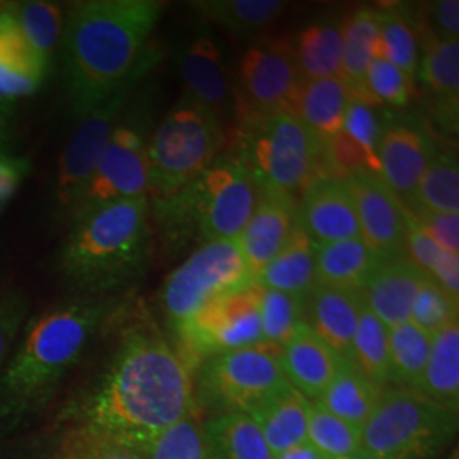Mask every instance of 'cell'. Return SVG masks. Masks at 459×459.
Masks as SVG:
<instances>
[{
    "label": "cell",
    "instance_id": "obj_1",
    "mask_svg": "<svg viewBox=\"0 0 459 459\" xmlns=\"http://www.w3.org/2000/svg\"><path fill=\"white\" fill-rule=\"evenodd\" d=\"M98 375L70 394L48 430V459L98 447L150 455L170 427L195 415L193 371L147 312L125 318Z\"/></svg>",
    "mask_w": 459,
    "mask_h": 459
},
{
    "label": "cell",
    "instance_id": "obj_2",
    "mask_svg": "<svg viewBox=\"0 0 459 459\" xmlns=\"http://www.w3.org/2000/svg\"><path fill=\"white\" fill-rule=\"evenodd\" d=\"M121 308L119 296H77L26 320L0 369V434H14L48 409L92 339Z\"/></svg>",
    "mask_w": 459,
    "mask_h": 459
},
{
    "label": "cell",
    "instance_id": "obj_3",
    "mask_svg": "<svg viewBox=\"0 0 459 459\" xmlns=\"http://www.w3.org/2000/svg\"><path fill=\"white\" fill-rule=\"evenodd\" d=\"M164 7L159 0H83L70 5L62 53L74 115H87L130 79Z\"/></svg>",
    "mask_w": 459,
    "mask_h": 459
},
{
    "label": "cell",
    "instance_id": "obj_4",
    "mask_svg": "<svg viewBox=\"0 0 459 459\" xmlns=\"http://www.w3.org/2000/svg\"><path fill=\"white\" fill-rule=\"evenodd\" d=\"M147 196L116 201L70 221L56 271L74 291L108 298L140 278L152 247Z\"/></svg>",
    "mask_w": 459,
    "mask_h": 459
},
{
    "label": "cell",
    "instance_id": "obj_5",
    "mask_svg": "<svg viewBox=\"0 0 459 459\" xmlns=\"http://www.w3.org/2000/svg\"><path fill=\"white\" fill-rule=\"evenodd\" d=\"M220 116L186 92L148 142V201L160 208L182 195L216 160Z\"/></svg>",
    "mask_w": 459,
    "mask_h": 459
},
{
    "label": "cell",
    "instance_id": "obj_6",
    "mask_svg": "<svg viewBox=\"0 0 459 459\" xmlns=\"http://www.w3.org/2000/svg\"><path fill=\"white\" fill-rule=\"evenodd\" d=\"M458 424V413L413 392L383 390L361 427V451L373 459H443L456 439Z\"/></svg>",
    "mask_w": 459,
    "mask_h": 459
},
{
    "label": "cell",
    "instance_id": "obj_7",
    "mask_svg": "<svg viewBox=\"0 0 459 459\" xmlns=\"http://www.w3.org/2000/svg\"><path fill=\"white\" fill-rule=\"evenodd\" d=\"M197 415L254 413L288 379L281 347L261 342L204 359L193 371Z\"/></svg>",
    "mask_w": 459,
    "mask_h": 459
},
{
    "label": "cell",
    "instance_id": "obj_8",
    "mask_svg": "<svg viewBox=\"0 0 459 459\" xmlns=\"http://www.w3.org/2000/svg\"><path fill=\"white\" fill-rule=\"evenodd\" d=\"M257 197L259 186L244 159L229 155L216 159L193 186L153 212L162 225L193 214L206 242L238 240Z\"/></svg>",
    "mask_w": 459,
    "mask_h": 459
},
{
    "label": "cell",
    "instance_id": "obj_9",
    "mask_svg": "<svg viewBox=\"0 0 459 459\" xmlns=\"http://www.w3.org/2000/svg\"><path fill=\"white\" fill-rule=\"evenodd\" d=\"M244 159L259 187L293 196L322 178L324 145L291 113L246 121Z\"/></svg>",
    "mask_w": 459,
    "mask_h": 459
},
{
    "label": "cell",
    "instance_id": "obj_10",
    "mask_svg": "<svg viewBox=\"0 0 459 459\" xmlns=\"http://www.w3.org/2000/svg\"><path fill=\"white\" fill-rule=\"evenodd\" d=\"M152 121L153 102L130 99L68 221L116 201L148 196Z\"/></svg>",
    "mask_w": 459,
    "mask_h": 459
},
{
    "label": "cell",
    "instance_id": "obj_11",
    "mask_svg": "<svg viewBox=\"0 0 459 459\" xmlns=\"http://www.w3.org/2000/svg\"><path fill=\"white\" fill-rule=\"evenodd\" d=\"M254 282L238 240L206 242L174 269L160 290L167 327H182L210 301Z\"/></svg>",
    "mask_w": 459,
    "mask_h": 459
},
{
    "label": "cell",
    "instance_id": "obj_12",
    "mask_svg": "<svg viewBox=\"0 0 459 459\" xmlns=\"http://www.w3.org/2000/svg\"><path fill=\"white\" fill-rule=\"evenodd\" d=\"M157 60V51L148 47L130 79L92 111L79 117L81 121L60 155L55 181L56 206L68 220L79 204L85 186L91 179L104 148L108 147L116 125L133 98L138 83L153 68Z\"/></svg>",
    "mask_w": 459,
    "mask_h": 459
},
{
    "label": "cell",
    "instance_id": "obj_13",
    "mask_svg": "<svg viewBox=\"0 0 459 459\" xmlns=\"http://www.w3.org/2000/svg\"><path fill=\"white\" fill-rule=\"evenodd\" d=\"M169 339L191 371L218 354L261 344L257 282L210 301Z\"/></svg>",
    "mask_w": 459,
    "mask_h": 459
},
{
    "label": "cell",
    "instance_id": "obj_14",
    "mask_svg": "<svg viewBox=\"0 0 459 459\" xmlns=\"http://www.w3.org/2000/svg\"><path fill=\"white\" fill-rule=\"evenodd\" d=\"M301 82L295 48L288 41L269 39L248 47L240 60L235 91L244 121L274 113L295 115Z\"/></svg>",
    "mask_w": 459,
    "mask_h": 459
},
{
    "label": "cell",
    "instance_id": "obj_15",
    "mask_svg": "<svg viewBox=\"0 0 459 459\" xmlns=\"http://www.w3.org/2000/svg\"><path fill=\"white\" fill-rule=\"evenodd\" d=\"M344 181L356 206L362 242L383 261L396 259L405 248V206L377 174L358 172Z\"/></svg>",
    "mask_w": 459,
    "mask_h": 459
},
{
    "label": "cell",
    "instance_id": "obj_16",
    "mask_svg": "<svg viewBox=\"0 0 459 459\" xmlns=\"http://www.w3.org/2000/svg\"><path fill=\"white\" fill-rule=\"evenodd\" d=\"M176 62L181 72L184 92L220 116L233 104V83L223 49L210 26L199 22L178 48Z\"/></svg>",
    "mask_w": 459,
    "mask_h": 459
},
{
    "label": "cell",
    "instance_id": "obj_17",
    "mask_svg": "<svg viewBox=\"0 0 459 459\" xmlns=\"http://www.w3.org/2000/svg\"><path fill=\"white\" fill-rule=\"evenodd\" d=\"M436 152L426 130L405 121H390L383 125L377 142L379 178L398 201L413 206L420 178Z\"/></svg>",
    "mask_w": 459,
    "mask_h": 459
},
{
    "label": "cell",
    "instance_id": "obj_18",
    "mask_svg": "<svg viewBox=\"0 0 459 459\" xmlns=\"http://www.w3.org/2000/svg\"><path fill=\"white\" fill-rule=\"evenodd\" d=\"M298 225L315 246L361 237L352 196L344 179L322 176L305 189Z\"/></svg>",
    "mask_w": 459,
    "mask_h": 459
},
{
    "label": "cell",
    "instance_id": "obj_19",
    "mask_svg": "<svg viewBox=\"0 0 459 459\" xmlns=\"http://www.w3.org/2000/svg\"><path fill=\"white\" fill-rule=\"evenodd\" d=\"M298 225L293 196L259 187L255 208L238 237L247 267L255 276L288 244Z\"/></svg>",
    "mask_w": 459,
    "mask_h": 459
},
{
    "label": "cell",
    "instance_id": "obj_20",
    "mask_svg": "<svg viewBox=\"0 0 459 459\" xmlns=\"http://www.w3.org/2000/svg\"><path fill=\"white\" fill-rule=\"evenodd\" d=\"M361 303V290H347L327 284H318L305 298V324L341 359L347 362H351Z\"/></svg>",
    "mask_w": 459,
    "mask_h": 459
},
{
    "label": "cell",
    "instance_id": "obj_21",
    "mask_svg": "<svg viewBox=\"0 0 459 459\" xmlns=\"http://www.w3.org/2000/svg\"><path fill=\"white\" fill-rule=\"evenodd\" d=\"M426 276L411 261H385L362 286V298L385 327H398L411 322L413 301Z\"/></svg>",
    "mask_w": 459,
    "mask_h": 459
},
{
    "label": "cell",
    "instance_id": "obj_22",
    "mask_svg": "<svg viewBox=\"0 0 459 459\" xmlns=\"http://www.w3.org/2000/svg\"><path fill=\"white\" fill-rule=\"evenodd\" d=\"M48 72L26 41L9 4L0 5V104L33 96Z\"/></svg>",
    "mask_w": 459,
    "mask_h": 459
},
{
    "label": "cell",
    "instance_id": "obj_23",
    "mask_svg": "<svg viewBox=\"0 0 459 459\" xmlns=\"http://www.w3.org/2000/svg\"><path fill=\"white\" fill-rule=\"evenodd\" d=\"M342 361L307 324H301L281 347V364L288 383L312 402L324 394Z\"/></svg>",
    "mask_w": 459,
    "mask_h": 459
},
{
    "label": "cell",
    "instance_id": "obj_24",
    "mask_svg": "<svg viewBox=\"0 0 459 459\" xmlns=\"http://www.w3.org/2000/svg\"><path fill=\"white\" fill-rule=\"evenodd\" d=\"M310 405L312 400L288 383L252 413L273 456L307 443Z\"/></svg>",
    "mask_w": 459,
    "mask_h": 459
},
{
    "label": "cell",
    "instance_id": "obj_25",
    "mask_svg": "<svg viewBox=\"0 0 459 459\" xmlns=\"http://www.w3.org/2000/svg\"><path fill=\"white\" fill-rule=\"evenodd\" d=\"M210 459H273L263 432L250 413H225L199 419Z\"/></svg>",
    "mask_w": 459,
    "mask_h": 459
},
{
    "label": "cell",
    "instance_id": "obj_26",
    "mask_svg": "<svg viewBox=\"0 0 459 459\" xmlns=\"http://www.w3.org/2000/svg\"><path fill=\"white\" fill-rule=\"evenodd\" d=\"M349 100V87L341 77L303 79L296 98L295 116L325 145L342 132Z\"/></svg>",
    "mask_w": 459,
    "mask_h": 459
},
{
    "label": "cell",
    "instance_id": "obj_27",
    "mask_svg": "<svg viewBox=\"0 0 459 459\" xmlns=\"http://www.w3.org/2000/svg\"><path fill=\"white\" fill-rule=\"evenodd\" d=\"M432 405L444 411H459V325L458 322L432 335V347L422 377L413 390Z\"/></svg>",
    "mask_w": 459,
    "mask_h": 459
},
{
    "label": "cell",
    "instance_id": "obj_28",
    "mask_svg": "<svg viewBox=\"0 0 459 459\" xmlns=\"http://www.w3.org/2000/svg\"><path fill=\"white\" fill-rule=\"evenodd\" d=\"M254 281L264 288L301 298H307L318 286L316 246L299 225H296L284 248Z\"/></svg>",
    "mask_w": 459,
    "mask_h": 459
},
{
    "label": "cell",
    "instance_id": "obj_29",
    "mask_svg": "<svg viewBox=\"0 0 459 459\" xmlns=\"http://www.w3.org/2000/svg\"><path fill=\"white\" fill-rule=\"evenodd\" d=\"M417 72L426 83L429 92L436 98L441 115H446L451 125L458 121L459 96V41L427 36L424 53L419 60Z\"/></svg>",
    "mask_w": 459,
    "mask_h": 459
},
{
    "label": "cell",
    "instance_id": "obj_30",
    "mask_svg": "<svg viewBox=\"0 0 459 459\" xmlns=\"http://www.w3.org/2000/svg\"><path fill=\"white\" fill-rule=\"evenodd\" d=\"M385 263L361 237L316 246L318 284L362 290L366 281Z\"/></svg>",
    "mask_w": 459,
    "mask_h": 459
},
{
    "label": "cell",
    "instance_id": "obj_31",
    "mask_svg": "<svg viewBox=\"0 0 459 459\" xmlns=\"http://www.w3.org/2000/svg\"><path fill=\"white\" fill-rule=\"evenodd\" d=\"M381 394L383 390L361 375L351 362L342 361L316 402L347 424L361 429L377 409Z\"/></svg>",
    "mask_w": 459,
    "mask_h": 459
},
{
    "label": "cell",
    "instance_id": "obj_32",
    "mask_svg": "<svg viewBox=\"0 0 459 459\" xmlns=\"http://www.w3.org/2000/svg\"><path fill=\"white\" fill-rule=\"evenodd\" d=\"M293 48L305 81L342 79V26L332 21L313 22L299 33Z\"/></svg>",
    "mask_w": 459,
    "mask_h": 459
},
{
    "label": "cell",
    "instance_id": "obj_33",
    "mask_svg": "<svg viewBox=\"0 0 459 459\" xmlns=\"http://www.w3.org/2000/svg\"><path fill=\"white\" fill-rule=\"evenodd\" d=\"M201 21L214 22L231 33L247 36L267 30L282 11L281 0H199L191 2Z\"/></svg>",
    "mask_w": 459,
    "mask_h": 459
},
{
    "label": "cell",
    "instance_id": "obj_34",
    "mask_svg": "<svg viewBox=\"0 0 459 459\" xmlns=\"http://www.w3.org/2000/svg\"><path fill=\"white\" fill-rule=\"evenodd\" d=\"M351 364L381 390H388L392 385L388 327H385L368 308L364 298L352 341Z\"/></svg>",
    "mask_w": 459,
    "mask_h": 459
},
{
    "label": "cell",
    "instance_id": "obj_35",
    "mask_svg": "<svg viewBox=\"0 0 459 459\" xmlns=\"http://www.w3.org/2000/svg\"><path fill=\"white\" fill-rule=\"evenodd\" d=\"M9 7L38 60L49 72L55 51L62 43L65 19L62 7L53 2L39 0L9 4Z\"/></svg>",
    "mask_w": 459,
    "mask_h": 459
},
{
    "label": "cell",
    "instance_id": "obj_36",
    "mask_svg": "<svg viewBox=\"0 0 459 459\" xmlns=\"http://www.w3.org/2000/svg\"><path fill=\"white\" fill-rule=\"evenodd\" d=\"M377 11L371 7L358 9L342 24V81L349 89L362 83L368 65L377 58Z\"/></svg>",
    "mask_w": 459,
    "mask_h": 459
},
{
    "label": "cell",
    "instance_id": "obj_37",
    "mask_svg": "<svg viewBox=\"0 0 459 459\" xmlns=\"http://www.w3.org/2000/svg\"><path fill=\"white\" fill-rule=\"evenodd\" d=\"M388 341L392 385L398 390L413 392L426 369L432 335L407 322L398 327L388 328Z\"/></svg>",
    "mask_w": 459,
    "mask_h": 459
},
{
    "label": "cell",
    "instance_id": "obj_38",
    "mask_svg": "<svg viewBox=\"0 0 459 459\" xmlns=\"http://www.w3.org/2000/svg\"><path fill=\"white\" fill-rule=\"evenodd\" d=\"M413 210L459 214V165L455 153H434L420 178L413 208L409 212Z\"/></svg>",
    "mask_w": 459,
    "mask_h": 459
},
{
    "label": "cell",
    "instance_id": "obj_39",
    "mask_svg": "<svg viewBox=\"0 0 459 459\" xmlns=\"http://www.w3.org/2000/svg\"><path fill=\"white\" fill-rule=\"evenodd\" d=\"M377 56L398 66L409 79H413L419 65V39L411 17L403 7L377 11Z\"/></svg>",
    "mask_w": 459,
    "mask_h": 459
},
{
    "label": "cell",
    "instance_id": "obj_40",
    "mask_svg": "<svg viewBox=\"0 0 459 459\" xmlns=\"http://www.w3.org/2000/svg\"><path fill=\"white\" fill-rule=\"evenodd\" d=\"M257 303L264 342L267 344L282 347L295 335L301 324H305V298L301 296L257 284Z\"/></svg>",
    "mask_w": 459,
    "mask_h": 459
},
{
    "label": "cell",
    "instance_id": "obj_41",
    "mask_svg": "<svg viewBox=\"0 0 459 459\" xmlns=\"http://www.w3.org/2000/svg\"><path fill=\"white\" fill-rule=\"evenodd\" d=\"M307 441L328 459L354 458L361 451V429L347 424L313 400Z\"/></svg>",
    "mask_w": 459,
    "mask_h": 459
},
{
    "label": "cell",
    "instance_id": "obj_42",
    "mask_svg": "<svg viewBox=\"0 0 459 459\" xmlns=\"http://www.w3.org/2000/svg\"><path fill=\"white\" fill-rule=\"evenodd\" d=\"M411 79L398 66L392 65L379 56L366 68L361 85L356 89H349L352 99H358L371 106L388 104L394 108L407 106L411 100Z\"/></svg>",
    "mask_w": 459,
    "mask_h": 459
},
{
    "label": "cell",
    "instance_id": "obj_43",
    "mask_svg": "<svg viewBox=\"0 0 459 459\" xmlns=\"http://www.w3.org/2000/svg\"><path fill=\"white\" fill-rule=\"evenodd\" d=\"M411 322L434 335L458 322V303L434 279L426 276L415 296Z\"/></svg>",
    "mask_w": 459,
    "mask_h": 459
},
{
    "label": "cell",
    "instance_id": "obj_44",
    "mask_svg": "<svg viewBox=\"0 0 459 459\" xmlns=\"http://www.w3.org/2000/svg\"><path fill=\"white\" fill-rule=\"evenodd\" d=\"M148 459H210L203 446L197 413L164 432L150 449Z\"/></svg>",
    "mask_w": 459,
    "mask_h": 459
},
{
    "label": "cell",
    "instance_id": "obj_45",
    "mask_svg": "<svg viewBox=\"0 0 459 459\" xmlns=\"http://www.w3.org/2000/svg\"><path fill=\"white\" fill-rule=\"evenodd\" d=\"M30 305L31 299L24 290L7 288L0 293V369L28 320Z\"/></svg>",
    "mask_w": 459,
    "mask_h": 459
},
{
    "label": "cell",
    "instance_id": "obj_46",
    "mask_svg": "<svg viewBox=\"0 0 459 459\" xmlns=\"http://www.w3.org/2000/svg\"><path fill=\"white\" fill-rule=\"evenodd\" d=\"M411 213L436 246L459 255V214L432 213L426 210H413Z\"/></svg>",
    "mask_w": 459,
    "mask_h": 459
},
{
    "label": "cell",
    "instance_id": "obj_47",
    "mask_svg": "<svg viewBox=\"0 0 459 459\" xmlns=\"http://www.w3.org/2000/svg\"><path fill=\"white\" fill-rule=\"evenodd\" d=\"M405 247L411 250L413 264L420 267L427 276L434 269L443 248L436 246L424 230L419 227L411 212L405 208Z\"/></svg>",
    "mask_w": 459,
    "mask_h": 459
},
{
    "label": "cell",
    "instance_id": "obj_48",
    "mask_svg": "<svg viewBox=\"0 0 459 459\" xmlns=\"http://www.w3.org/2000/svg\"><path fill=\"white\" fill-rule=\"evenodd\" d=\"M31 164L26 157H16L0 150V214L16 197L24 179L30 174Z\"/></svg>",
    "mask_w": 459,
    "mask_h": 459
},
{
    "label": "cell",
    "instance_id": "obj_49",
    "mask_svg": "<svg viewBox=\"0 0 459 459\" xmlns=\"http://www.w3.org/2000/svg\"><path fill=\"white\" fill-rule=\"evenodd\" d=\"M430 34L446 39L459 38V2L458 0H439L429 7Z\"/></svg>",
    "mask_w": 459,
    "mask_h": 459
},
{
    "label": "cell",
    "instance_id": "obj_50",
    "mask_svg": "<svg viewBox=\"0 0 459 459\" xmlns=\"http://www.w3.org/2000/svg\"><path fill=\"white\" fill-rule=\"evenodd\" d=\"M70 459H148V455L128 447H98L83 451Z\"/></svg>",
    "mask_w": 459,
    "mask_h": 459
},
{
    "label": "cell",
    "instance_id": "obj_51",
    "mask_svg": "<svg viewBox=\"0 0 459 459\" xmlns=\"http://www.w3.org/2000/svg\"><path fill=\"white\" fill-rule=\"evenodd\" d=\"M273 459H328L327 456H324L318 449H315L312 444L303 443L298 444L295 447H291V449H286V451H282V453H279V455H274V458Z\"/></svg>",
    "mask_w": 459,
    "mask_h": 459
},
{
    "label": "cell",
    "instance_id": "obj_52",
    "mask_svg": "<svg viewBox=\"0 0 459 459\" xmlns=\"http://www.w3.org/2000/svg\"><path fill=\"white\" fill-rule=\"evenodd\" d=\"M7 111L9 109L0 104V150H4L7 134H9V130H7V117H9Z\"/></svg>",
    "mask_w": 459,
    "mask_h": 459
},
{
    "label": "cell",
    "instance_id": "obj_53",
    "mask_svg": "<svg viewBox=\"0 0 459 459\" xmlns=\"http://www.w3.org/2000/svg\"><path fill=\"white\" fill-rule=\"evenodd\" d=\"M443 459H458V447L455 446V449H449Z\"/></svg>",
    "mask_w": 459,
    "mask_h": 459
},
{
    "label": "cell",
    "instance_id": "obj_54",
    "mask_svg": "<svg viewBox=\"0 0 459 459\" xmlns=\"http://www.w3.org/2000/svg\"><path fill=\"white\" fill-rule=\"evenodd\" d=\"M354 459H373L369 455H366L364 451H359L356 456H354Z\"/></svg>",
    "mask_w": 459,
    "mask_h": 459
},
{
    "label": "cell",
    "instance_id": "obj_55",
    "mask_svg": "<svg viewBox=\"0 0 459 459\" xmlns=\"http://www.w3.org/2000/svg\"><path fill=\"white\" fill-rule=\"evenodd\" d=\"M341 459H354V458H341Z\"/></svg>",
    "mask_w": 459,
    "mask_h": 459
},
{
    "label": "cell",
    "instance_id": "obj_56",
    "mask_svg": "<svg viewBox=\"0 0 459 459\" xmlns=\"http://www.w3.org/2000/svg\"><path fill=\"white\" fill-rule=\"evenodd\" d=\"M2 291H4V290H0V293H2Z\"/></svg>",
    "mask_w": 459,
    "mask_h": 459
},
{
    "label": "cell",
    "instance_id": "obj_57",
    "mask_svg": "<svg viewBox=\"0 0 459 459\" xmlns=\"http://www.w3.org/2000/svg\"><path fill=\"white\" fill-rule=\"evenodd\" d=\"M0 5H2V4H0Z\"/></svg>",
    "mask_w": 459,
    "mask_h": 459
}]
</instances>
